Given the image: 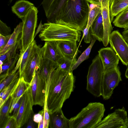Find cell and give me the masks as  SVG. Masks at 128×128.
<instances>
[{
    "label": "cell",
    "mask_w": 128,
    "mask_h": 128,
    "mask_svg": "<svg viewBox=\"0 0 128 128\" xmlns=\"http://www.w3.org/2000/svg\"><path fill=\"white\" fill-rule=\"evenodd\" d=\"M34 6V4L29 1L19 0L12 7V10L13 13L22 20Z\"/></svg>",
    "instance_id": "18"
},
{
    "label": "cell",
    "mask_w": 128,
    "mask_h": 128,
    "mask_svg": "<svg viewBox=\"0 0 128 128\" xmlns=\"http://www.w3.org/2000/svg\"><path fill=\"white\" fill-rule=\"evenodd\" d=\"M92 35L100 42H102L104 37V27L101 12L90 26Z\"/></svg>",
    "instance_id": "20"
},
{
    "label": "cell",
    "mask_w": 128,
    "mask_h": 128,
    "mask_svg": "<svg viewBox=\"0 0 128 128\" xmlns=\"http://www.w3.org/2000/svg\"><path fill=\"white\" fill-rule=\"evenodd\" d=\"M56 0H43L42 3L46 16L52 8Z\"/></svg>",
    "instance_id": "35"
},
{
    "label": "cell",
    "mask_w": 128,
    "mask_h": 128,
    "mask_svg": "<svg viewBox=\"0 0 128 128\" xmlns=\"http://www.w3.org/2000/svg\"><path fill=\"white\" fill-rule=\"evenodd\" d=\"M90 7L89 3L86 0H67L54 22L82 31L87 23Z\"/></svg>",
    "instance_id": "2"
},
{
    "label": "cell",
    "mask_w": 128,
    "mask_h": 128,
    "mask_svg": "<svg viewBox=\"0 0 128 128\" xmlns=\"http://www.w3.org/2000/svg\"><path fill=\"white\" fill-rule=\"evenodd\" d=\"M44 112V109L39 112L36 114H34L33 116V120L34 121L38 124L42 120L43 116V114Z\"/></svg>",
    "instance_id": "42"
},
{
    "label": "cell",
    "mask_w": 128,
    "mask_h": 128,
    "mask_svg": "<svg viewBox=\"0 0 128 128\" xmlns=\"http://www.w3.org/2000/svg\"><path fill=\"white\" fill-rule=\"evenodd\" d=\"M34 113L32 114L30 117L28 122L26 128H36L35 122L33 120Z\"/></svg>",
    "instance_id": "43"
},
{
    "label": "cell",
    "mask_w": 128,
    "mask_h": 128,
    "mask_svg": "<svg viewBox=\"0 0 128 128\" xmlns=\"http://www.w3.org/2000/svg\"><path fill=\"white\" fill-rule=\"evenodd\" d=\"M124 28V30H128V23L125 25Z\"/></svg>",
    "instance_id": "49"
},
{
    "label": "cell",
    "mask_w": 128,
    "mask_h": 128,
    "mask_svg": "<svg viewBox=\"0 0 128 128\" xmlns=\"http://www.w3.org/2000/svg\"><path fill=\"white\" fill-rule=\"evenodd\" d=\"M98 52L104 71L118 66L120 59L115 52L111 47L102 48Z\"/></svg>",
    "instance_id": "13"
},
{
    "label": "cell",
    "mask_w": 128,
    "mask_h": 128,
    "mask_svg": "<svg viewBox=\"0 0 128 128\" xmlns=\"http://www.w3.org/2000/svg\"><path fill=\"white\" fill-rule=\"evenodd\" d=\"M43 27V24H42V21H40L38 26L36 30V32L35 33L34 38L39 33V32H40L41 30H42Z\"/></svg>",
    "instance_id": "46"
},
{
    "label": "cell",
    "mask_w": 128,
    "mask_h": 128,
    "mask_svg": "<svg viewBox=\"0 0 128 128\" xmlns=\"http://www.w3.org/2000/svg\"><path fill=\"white\" fill-rule=\"evenodd\" d=\"M105 110L102 104L90 102L70 119V128H96L102 120Z\"/></svg>",
    "instance_id": "3"
},
{
    "label": "cell",
    "mask_w": 128,
    "mask_h": 128,
    "mask_svg": "<svg viewBox=\"0 0 128 128\" xmlns=\"http://www.w3.org/2000/svg\"><path fill=\"white\" fill-rule=\"evenodd\" d=\"M57 41L58 47L64 56L70 58L76 57L79 52L76 42L65 40Z\"/></svg>",
    "instance_id": "17"
},
{
    "label": "cell",
    "mask_w": 128,
    "mask_h": 128,
    "mask_svg": "<svg viewBox=\"0 0 128 128\" xmlns=\"http://www.w3.org/2000/svg\"><path fill=\"white\" fill-rule=\"evenodd\" d=\"M122 81L121 73L118 66L104 71L102 93L104 99L108 100L110 98L114 90Z\"/></svg>",
    "instance_id": "7"
},
{
    "label": "cell",
    "mask_w": 128,
    "mask_h": 128,
    "mask_svg": "<svg viewBox=\"0 0 128 128\" xmlns=\"http://www.w3.org/2000/svg\"><path fill=\"white\" fill-rule=\"evenodd\" d=\"M76 60V57L70 58L64 56L60 62L58 64V67L64 71L72 72V68Z\"/></svg>",
    "instance_id": "33"
},
{
    "label": "cell",
    "mask_w": 128,
    "mask_h": 128,
    "mask_svg": "<svg viewBox=\"0 0 128 128\" xmlns=\"http://www.w3.org/2000/svg\"><path fill=\"white\" fill-rule=\"evenodd\" d=\"M22 26V22H20L14 28L7 44L1 52H0V55H1L13 46L20 38H19L20 34H21Z\"/></svg>",
    "instance_id": "27"
},
{
    "label": "cell",
    "mask_w": 128,
    "mask_h": 128,
    "mask_svg": "<svg viewBox=\"0 0 128 128\" xmlns=\"http://www.w3.org/2000/svg\"><path fill=\"white\" fill-rule=\"evenodd\" d=\"M122 35L128 44V30H124L122 32Z\"/></svg>",
    "instance_id": "45"
},
{
    "label": "cell",
    "mask_w": 128,
    "mask_h": 128,
    "mask_svg": "<svg viewBox=\"0 0 128 128\" xmlns=\"http://www.w3.org/2000/svg\"><path fill=\"white\" fill-rule=\"evenodd\" d=\"M30 87L23 95L22 102L16 118V128H20L27 123L31 115L34 114Z\"/></svg>",
    "instance_id": "10"
},
{
    "label": "cell",
    "mask_w": 128,
    "mask_h": 128,
    "mask_svg": "<svg viewBox=\"0 0 128 128\" xmlns=\"http://www.w3.org/2000/svg\"><path fill=\"white\" fill-rule=\"evenodd\" d=\"M83 33L82 38L84 42L86 43H89L90 42L91 39L92 34L90 29H88L86 26L84 28L82 31Z\"/></svg>",
    "instance_id": "38"
},
{
    "label": "cell",
    "mask_w": 128,
    "mask_h": 128,
    "mask_svg": "<svg viewBox=\"0 0 128 128\" xmlns=\"http://www.w3.org/2000/svg\"><path fill=\"white\" fill-rule=\"evenodd\" d=\"M75 80L72 72L64 71L58 67L50 73L46 83L45 98L49 114L62 109L74 91Z\"/></svg>",
    "instance_id": "1"
},
{
    "label": "cell",
    "mask_w": 128,
    "mask_h": 128,
    "mask_svg": "<svg viewBox=\"0 0 128 128\" xmlns=\"http://www.w3.org/2000/svg\"><path fill=\"white\" fill-rule=\"evenodd\" d=\"M22 95L20 98L18 102L14 105L12 112V116L16 118V116L20 107L23 99Z\"/></svg>",
    "instance_id": "40"
},
{
    "label": "cell",
    "mask_w": 128,
    "mask_h": 128,
    "mask_svg": "<svg viewBox=\"0 0 128 128\" xmlns=\"http://www.w3.org/2000/svg\"><path fill=\"white\" fill-rule=\"evenodd\" d=\"M100 6L91 4L90 5L88 21L86 27L90 28L93 22L99 14L101 12Z\"/></svg>",
    "instance_id": "31"
},
{
    "label": "cell",
    "mask_w": 128,
    "mask_h": 128,
    "mask_svg": "<svg viewBox=\"0 0 128 128\" xmlns=\"http://www.w3.org/2000/svg\"><path fill=\"white\" fill-rule=\"evenodd\" d=\"M125 76L127 78H128V66L125 72Z\"/></svg>",
    "instance_id": "48"
},
{
    "label": "cell",
    "mask_w": 128,
    "mask_h": 128,
    "mask_svg": "<svg viewBox=\"0 0 128 128\" xmlns=\"http://www.w3.org/2000/svg\"><path fill=\"white\" fill-rule=\"evenodd\" d=\"M20 78V72L12 82L0 92V107L6 100L10 96L11 94L16 87Z\"/></svg>",
    "instance_id": "25"
},
{
    "label": "cell",
    "mask_w": 128,
    "mask_h": 128,
    "mask_svg": "<svg viewBox=\"0 0 128 128\" xmlns=\"http://www.w3.org/2000/svg\"><path fill=\"white\" fill-rule=\"evenodd\" d=\"M66 0H56L52 8L46 17L48 22H54L58 12Z\"/></svg>",
    "instance_id": "30"
},
{
    "label": "cell",
    "mask_w": 128,
    "mask_h": 128,
    "mask_svg": "<svg viewBox=\"0 0 128 128\" xmlns=\"http://www.w3.org/2000/svg\"><path fill=\"white\" fill-rule=\"evenodd\" d=\"M38 46L34 40L19 58V59L20 61L18 69L20 77L26 66L31 59Z\"/></svg>",
    "instance_id": "19"
},
{
    "label": "cell",
    "mask_w": 128,
    "mask_h": 128,
    "mask_svg": "<svg viewBox=\"0 0 128 128\" xmlns=\"http://www.w3.org/2000/svg\"><path fill=\"white\" fill-rule=\"evenodd\" d=\"M4 128H16V118L12 116L8 120Z\"/></svg>",
    "instance_id": "41"
},
{
    "label": "cell",
    "mask_w": 128,
    "mask_h": 128,
    "mask_svg": "<svg viewBox=\"0 0 128 128\" xmlns=\"http://www.w3.org/2000/svg\"><path fill=\"white\" fill-rule=\"evenodd\" d=\"M30 88L34 105L43 106L45 98L46 84L39 74L38 70L34 73Z\"/></svg>",
    "instance_id": "11"
},
{
    "label": "cell",
    "mask_w": 128,
    "mask_h": 128,
    "mask_svg": "<svg viewBox=\"0 0 128 128\" xmlns=\"http://www.w3.org/2000/svg\"><path fill=\"white\" fill-rule=\"evenodd\" d=\"M91 4L100 6H101L102 3L105 0H86Z\"/></svg>",
    "instance_id": "44"
},
{
    "label": "cell",
    "mask_w": 128,
    "mask_h": 128,
    "mask_svg": "<svg viewBox=\"0 0 128 128\" xmlns=\"http://www.w3.org/2000/svg\"><path fill=\"white\" fill-rule=\"evenodd\" d=\"M110 0H106L101 5L102 14L104 27V37L102 43L107 46L109 43L110 36L113 30L110 16Z\"/></svg>",
    "instance_id": "15"
},
{
    "label": "cell",
    "mask_w": 128,
    "mask_h": 128,
    "mask_svg": "<svg viewBox=\"0 0 128 128\" xmlns=\"http://www.w3.org/2000/svg\"><path fill=\"white\" fill-rule=\"evenodd\" d=\"M44 59H47L58 64L64 57L58 47L57 41H46L42 48Z\"/></svg>",
    "instance_id": "14"
},
{
    "label": "cell",
    "mask_w": 128,
    "mask_h": 128,
    "mask_svg": "<svg viewBox=\"0 0 128 128\" xmlns=\"http://www.w3.org/2000/svg\"><path fill=\"white\" fill-rule=\"evenodd\" d=\"M21 41L20 38L12 47L4 54L0 55V65L6 60L15 56L17 54L18 50L21 48Z\"/></svg>",
    "instance_id": "28"
},
{
    "label": "cell",
    "mask_w": 128,
    "mask_h": 128,
    "mask_svg": "<svg viewBox=\"0 0 128 128\" xmlns=\"http://www.w3.org/2000/svg\"><path fill=\"white\" fill-rule=\"evenodd\" d=\"M17 70L14 69L6 77L0 80V91L4 88L7 86L12 80L13 79L19 72V70Z\"/></svg>",
    "instance_id": "34"
},
{
    "label": "cell",
    "mask_w": 128,
    "mask_h": 128,
    "mask_svg": "<svg viewBox=\"0 0 128 128\" xmlns=\"http://www.w3.org/2000/svg\"><path fill=\"white\" fill-rule=\"evenodd\" d=\"M12 98L10 96L0 107V128H4L8 120L10 117V111Z\"/></svg>",
    "instance_id": "24"
},
{
    "label": "cell",
    "mask_w": 128,
    "mask_h": 128,
    "mask_svg": "<svg viewBox=\"0 0 128 128\" xmlns=\"http://www.w3.org/2000/svg\"><path fill=\"white\" fill-rule=\"evenodd\" d=\"M43 108L44 128H48L49 127L50 114L48 108L47 100L45 101Z\"/></svg>",
    "instance_id": "36"
},
{
    "label": "cell",
    "mask_w": 128,
    "mask_h": 128,
    "mask_svg": "<svg viewBox=\"0 0 128 128\" xmlns=\"http://www.w3.org/2000/svg\"><path fill=\"white\" fill-rule=\"evenodd\" d=\"M38 12L37 8L34 6L22 20V26L21 36L22 46L20 57L34 40Z\"/></svg>",
    "instance_id": "6"
},
{
    "label": "cell",
    "mask_w": 128,
    "mask_h": 128,
    "mask_svg": "<svg viewBox=\"0 0 128 128\" xmlns=\"http://www.w3.org/2000/svg\"><path fill=\"white\" fill-rule=\"evenodd\" d=\"M38 128H44V112L43 114V116L42 120L38 124Z\"/></svg>",
    "instance_id": "47"
},
{
    "label": "cell",
    "mask_w": 128,
    "mask_h": 128,
    "mask_svg": "<svg viewBox=\"0 0 128 128\" xmlns=\"http://www.w3.org/2000/svg\"><path fill=\"white\" fill-rule=\"evenodd\" d=\"M20 57V54L17 53L15 56L6 60L0 65V80L4 79L12 72Z\"/></svg>",
    "instance_id": "22"
},
{
    "label": "cell",
    "mask_w": 128,
    "mask_h": 128,
    "mask_svg": "<svg viewBox=\"0 0 128 128\" xmlns=\"http://www.w3.org/2000/svg\"><path fill=\"white\" fill-rule=\"evenodd\" d=\"M104 67L98 54L92 60L87 76L86 89L94 96H102Z\"/></svg>",
    "instance_id": "5"
},
{
    "label": "cell",
    "mask_w": 128,
    "mask_h": 128,
    "mask_svg": "<svg viewBox=\"0 0 128 128\" xmlns=\"http://www.w3.org/2000/svg\"><path fill=\"white\" fill-rule=\"evenodd\" d=\"M128 118L125 108L116 110L102 120L96 128H127L126 123Z\"/></svg>",
    "instance_id": "8"
},
{
    "label": "cell",
    "mask_w": 128,
    "mask_h": 128,
    "mask_svg": "<svg viewBox=\"0 0 128 128\" xmlns=\"http://www.w3.org/2000/svg\"><path fill=\"white\" fill-rule=\"evenodd\" d=\"M10 28L1 20H0V34L4 36L10 35L11 32Z\"/></svg>",
    "instance_id": "37"
},
{
    "label": "cell",
    "mask_w": 128,
    "mask_h": 128,
    "mask_svg": "<svg viewBox=\"0 0 128 128\" xmlns=\"http://www.w3.org/2000/svg\"><path fill=\"white\" fill-rule=\"evenodd\" d=\"M128 8V0H110V16L112 22L115 16L123 10Z\"/></svg>",
    "instance_id": "21"
},
{
    "label": "cell",
    "mask_w": 128,
    "mask_h": 128,
    "mask_svg": "<svg viewBox=\"0 0 128 128\" xmlns=\"http://www.w3.org/2000/svg\"><path fill=\"white\" fill-rule=\"evenodd\" d=\"M128 23V8L120 12L113 22L114 25L117 27L124 28Z\"/></svg>",
    "instance_id": "32"
},
{
    "label": "cell",
    "mask_w": 128,
    "mask_h": 128,
    "mask_svg": "<svg viewBox=\"0 0 128 128\" xmlns=\"http://www.w3.org/2000/svg\"><path fill=\"white\" fill-rule=\"evenodd\" d=\"M58 67V65L47 59H44L42 65L39 69V74L44 81L45 84L50 73Z\"/></svg>",
    "instance_id": "23"
},
{
    "label": "cell",
    "mask_w": 128,
    "mask_h": 128,
    "mask_svg": "<svg viewBox=\"0 0 128 128\" xmlns=\"http://www.w3.org/2000/svg\"><path fill=\"white\" fill-rule=\"evenodd\" d=\"M126 124L127 128H128V118L127 119L126 123Z\"/></svg>",
    "instance_id": "50"
},
{
    "label": "cell",
    "mask_w": 128,
    "mask_h": 128,
    "mask_svg": "<svg viewBox=\"0 0 128 128\" xmlns=\"http://www.w3.org/2000/svg\"><path fill=\"white\" fill-rule=\"evenodd\" d=\"M109 42L122 64L128 66V44L118 30L112 32L110 36Z\"/></svg>",
    "instance_id": "9"
},
{
    "label": "cell",
    "mask_w": 128,
    "mask_h": 128,
    "mask_svg": "<svg viewBox=\"0 0 128 128\" xmlns=\"http://www.w3.org/2000/svg\"><path fill=\"white\" fill-rule=\"evenodd\" d=\"M31 84L25 81L23 77H20L10 96L12 99L21 96L30 88Z\"/></svg>",
    "instance_id": "26"
},
{
    "label": "cell",
    "mask_w": 128,
    "mask_h": 128,
    "mask_svg": "<svg viewBox=\"0 0 128 128\" xmlns=\"http://www.w3.org/2000/svg\"><path fill=\"white\" fill-rule=\"evenodd\" d=\"M81 31L67 26L54 22H48L43 24L39 35L42 41L69 40L79 42Z\"/></svg>",
    "instance_id": "4"
},
{
    "label": "cell",
    "mask_w": 128,
    "mask_h": 128,
    "mask_svg": "<svg viewBox=\"0 0 128 128\" xmlns=\"http://www.w3.org/2000/svg\"><path fill=\"white\" fill-rule=\"evenodd\" d=\"M12 34L7 36H4L0 34V52L2 51L7 44Z\"/></svg>",
    "instance_id": "39"
},
{
    "label": "cell",
    "mask_w": 128,
    "mask_h": 128,
    "mask_svg": "<svg viewBox=\"0 0 128 128\" xmlns=\"http://www.w3.org/2000/svg\"><path fill=\"white\" fill-rule=\"evenodd\" d=\"M50 114L49 127L70 128V119L67 118L60 109Z\"/></svg>",
    "instance_id": "16"
},
{
    "label": "cell",
    "mask_w": 128,
    "mask_h": 128,
    "mask_svg": "<svg viewBox=\"0 0 128 128\" xmlns=\"http://www.w3.org/2000/svg\"><path fill=\"white\" fill-rule=\"evenodd\" d=\"M96 40L94 36L92 35L90 45L82 53L77 60L72 68V71L76 68L82 62L89 58L92 48Z\"/></svg>",
    "instance_id": "29"
},
{
    "label": "cell",
    "mask_w": 128,
    "mask_h": 128,
    "mask_svg": "<svg viewBox=\"0 0 128 128\" xmlns=\"http://www.w3.org/2000/svg\"><path fill=\"white\" fill-rule=\"evenodd\" d=\"M43 60L42 48L39 46L20 77H23L25 81L31 84L36 71L39 70L41 67Z\"/></svg>",
    "instance_id": "12"
}]
</instances>
